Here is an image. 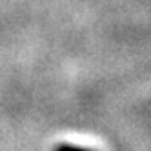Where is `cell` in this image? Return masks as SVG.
Wrapping results in <instances>:
<instances>
[{"label": "cell", "instance_id": "6da1fadb", "mask_svg": "<svg viewBox=\"0 0 151 151\" xmlns=\"http://www.w3.org/2000/svg\"><path fill=\"white\" fill-rule=\"evenodd\" d=\"M57 151H82V149H77V147H69V146H62L60 149H57Z\"/></svg>", "mask_w": 151, "mask_h": 151}]
</instances>
